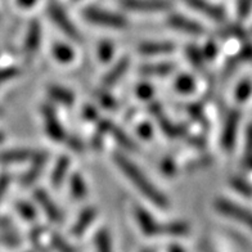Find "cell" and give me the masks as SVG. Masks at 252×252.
I'll use <instances>...</instances> for the list:
<instances>
[{"label": "cell", "instance_id": "6da1fadb", "mask_svg": "<svg viewBox=\"0 0 252 252\" xmlns=\"http://www.w3.org/2000/svg\"><path fill=\"white\" fill-rule=\"evenodd\" d=\"M113 162L116 163L119 170L126 179L129 180L134 186V188L142 194L144 198H147L153 205L158 206L159 209H169V199L163 194L158 188H157L148 176L143 173L139 169V166L134 163L127 156H125L121 152H115L112 155Z\"/></svg>", "mask_w": 252, "mask_h": 252}, {"label": "cell", "instance_id": "7a4b0ae2", "mask_svg": "<svg viewBox=\"0 0 252 252\" xmlns=\"http://www.w3.org/2000/svg\"><path fill=\"white\" fill-rule=\"evenodd\" d=\"M134 215H135L136 222L139 225L146 236H186L189 233V225L184 221H171V222H159L151 215L147 210H144L142 206H135L134 207Z\"/></svg>", "mask_w": 252, "mask_h": 252}, {"label": "cell", "instance_id": "3957f363", "mask_svg": "<svg viewBox=\"0 0 252 252\" xmlns=\"http://www.w3.org/2000/svg\"><path fill=\"white\" fill-rule=\"evenodd\" d=\"M83 17L90 24L108 29H125L129 26V21L119 13L98 7H87L83 9Z\"/></svg>", "mask_w": 252, "mask_h": 252}, {"label": "cell", "instance_id": "277c9868", "mask_svg": "<svg viewBox=\"0 0 252 252\" xmlns=\"http://www.w3.org/2000/svg\"><path fill=\"white\" fill-rule=\"evenodd\" d=\"M214 207L219 214L226 216L229 219L241 222L245 226L252 230V211L245 209L242 205L233 202L230 199L218 198L214 202Z\"/></svg>", "mask_w": 252, "mask_h": 252}, {"label": "cell", "instance_id": "5b68a950", "mask_svg": "<svg viewBox=\"0 0 252 252\" xmlns=\"http://www.w3.org/2000/svg\"><path fill=\"white\" fill-rule=\"evenodd\" d=\"M48 16H49V18L52 20V22H54V25H56V26L58 27L68 39L73 40V41H77V43H80V41L83 40L79 30H77L76 26L72 24V21L70 20V17L67 16L66 10L63 9L62 5H60L58 3H50L49 5H48Z\"/></svg>", "mask_w": 252, "mask_h": 252}, {"label": "cell", "instance_id": "8992f818", "mask_svg": "<svg viewBox=\"0 0 252 252\" xmlns=\"http://www.w3.org/2000/svg\"><path fill=\"white\" fill-rule=\"evenodd\" d=\"M41 116H43L44 124H45V131H47L50 139L56 140V142H63L66 139V130H64L63 125L58 120L53 106L44 104L41 107Z\"/></svg>", "mask_w": 252, "mask_h": 252}, {"label": "cell", "instance_id": "52a82bcc", "mask_svg": "<svg viewBox=\"0 0 252 252\" xmlns=\"http://www.w3.org/2000/svg\"><path fill=\"white\" fill-rule=\"evenodd\" d=\"M120 4L125 9L138 13H155L171 8L170 0H120Z\"/></svg>", "mask_w": 252, "mask_h": 252}, {"label": "cell", "instance_id": "ba28073f", "mask_svg": "<svg viewBox=\"0 0 252 252\" xmlns=\"http://www.w3.org/2000/svg\"><path fill=\"white\" fill-rule=\"evenodd\" d=\"M41 41V26L37 20H32L27 29L26 37H25L24 56L27 63L32 62L37 54Z\"/></svg>", "mask_w": 252, "mask_h": 252}, {"label": "cell", "instance_id": "9c48e42d", "mask_svg": "<svg viewBox=\"0 0 252 252\" xmlns=\"http://www.w3.org/2000/svg\"><path fill=\"white\" fill-rule=\"evenodd\" d=\"M239 121H241V113L238 111H230L228 113L221 133V146L225 151H232L236 144Z\"/></svg>", "mask_w": 252, "mask_h": 252}, {"label": "cell", "instance_id": "30bf717a", "mask_svg": "<svg viewBox=\"0 0 252 252\" xmlns=\"http://www.w3.org/2000/svg\"><path fill=\"white\" fill-rule=\"evenodd\" d=\"M167 25L174 30L182 31V32L193 35V36H201L205 33V29L202 25H199L194 20L183 16V14H170L167 18Z\"/></svg>", "mask_w": 252, "mask_h": 252}, {"label": "cell", "instance_id": "8fae6325", "mask_svg": "<svg viewBox=\"0 0 252 252\" xmlns=\"http://www.w3.org/2000/svg\"><path fill=\"white\" fill-rule=\"evenodd\" d=\"M183 1L188 7L197 10L198 13L203 14V16L209 17L211 20L218 21V22H222V21L225 20V12H224V9L215 5V4L210 3L209 0H183Z\"/></svg>", "mask_w": 252, "mask_h": 252}, {"label": "cell", "instance_id": "7c38bea8", "mask_svg": "<svg viewBox=\"0 0 252 252\" xmlns=\"http://www.w3.org/2000/svg\"><path fill=\"white\" fill-rule=\"evenodd\" d=\"M48 159H49V153L47 151H37L35 157L31 159L32 166L27 170L26 173L24 174V176H22V179H21L22 186L30 187L31 184H33L39 179L40 174H41V171H43L45 165H47Z\"/></svg>", "mask_w": 252, "mask_h": 252}, {"label": "cell", "instance_id": "4fadbf2b", "mask_svg": "<svg viewBox=\"0 0 252 252\" xmlns=\"http://www.w3.org/2000/svg\"><path fill=\"white\" fill-rule=\"evenodd\" d=\"M33 197H35V201L37 202V205L43 209L45 215L49 218V220H52L53 222L62 221V214H61L58 206L54 203L53 199L50 198L45 189H36L33 192Z\"/></svg>", "mask_w": 252, "mask_h": 252}, {"label": "cell", "instance_id": "5bb4252c", "mask_svg": "<svg viewBox=\"0 0 252 252\" xmlns=\"http://www.w3.org/2000/svg\"><path fill=\"white\" fill-rule=\"evenodd\" d=\"M175 49L171 41H143L138 45V52L142 56L156 57L173 53Z\"/></svg>", "mask_w": 252, "mask_h": 252}, {"label": "cell", "instance_id": "9a60e30c", "mask_svg": "<svg viewBox=\"0 0 252 252\" xmlns=\"http://www.w3.org/2000/svg\"><path fill=\"white\" fill-rule=\"evenodd\" d=\"M130 60L127 57H123L121 60L117 61L115 63V66L111 67L110 70L107 71V73L103 76L102 79V85L103 88H112L113 85H116L117 81L121 80V77L124 76L129 68Z\"/></svg>", "mask_w": 252, "mask_h": 252}, {"label": "cell", "instance_id": "2e32d148", "mask_svg": "<svg viewBox=\"0 0 252 252\" xmlns=\"http://www.w3.org/2000/svg\"><path fill=\"white\" fill-rule=\"evenodd\" d=\"M37 151L30 148H12L0 152V163H18L30 161L35 157Z\"/></svg>", "mask_w": 252, "mask_h": 252}, {"label": "cell", "instance_id": "e0dca14e", "mask_svg": "<svg viewBox=\"0 0 252 252\" xmlns=\"http://www.w3.org/2000/svg\"><path fill=\"white\" fill-rule=\"evenodd\" d=\"M96 215H98V211H96L95 207L93 206H89L87 209L81 211V214L77 218L76 222L73 224L72 229H71V233L72 236L75 237H81L84 233L87 232L88 228L92 225V222L95 220Z\"/></svg>", "mask_w": 252, "mask_h": 252}, {"label": "cell", "instance_id": "ac0fdd59", "mask_svg": "<svg viewBox=\"0 0 252 252\" xmlns=\"http://www.w3.org/2000/svg\"><path fill=\"white\" fill-rule=\"evenodd\" d=\"M70 166V157L61 156L60 158L57 159L53 171H52V176H50V183H52V186H53L54 189H60L62 187V184L66 180V176L68 175Z\"/></svg>", "mask_w": 252, "mask_h": 252}, {"label": "cell", "instance_id": "d6986e66", "mask_svg": "<svg viewBox=\"0 0 252 252\" xmlns=\"http://www.w3.org/2000/svg\"><path fill=\"white\" fill-rule=\"evenodd\" d=\"M176 66L171 62L150 63L140 67V73L148 77H165L175 71Z\"/></svg>", "mask_w": 252, "mask_h": 252}, {"label": "cell", "instance_id": "ffe728a7", "mask_svg": "<svg viewBox=\"0 0 252 252\" xmlns=\"http://www.w3.org/2000/svg\"><path fill=\"white\" fill-rule=\"evenodd\" d=\"M70 190L71 198L75 201H83L84 198H87L88 196V186L81 174L73 173L70 178Z\"/></svg>", "mask_w": 252, "mask_h": 252}, {"label": "cell", "instance_id": "44dd1931", "mask_svg": "<svg viewBox=\"0 0 252 252\" xmlns=\"http://www.w3.org/2000/svg\"><path fill=\"white\" fill-rule=\"evenodd\" d=\"M48 94L54 102L61 103L63 106H72L75 103V95L72 92L60 85H50L48 88Z\"/></svg>", "mask_w": 252, "mask_h": 252}, {"label": "cell", "instance_id": "7402d4cb", "mask_svg": "<svg viewBox=\"0 0 252 252\" xmlns=\"http://www.w3.org/2000/svg\"><path fill=\"white\" fill-rule=\"evenodd\" d=\"M52 56L62 64H68L75 60V50L68 44L56 43L52 48Z\"/></svg>", "mask_w": 252, "mask_h": 252}, {"label": "cell", "instance_id": "603a6c76", "mask_svg": "<svg viewBox=\"0 0 252 252\" xmlns=\"http://www.w3.org/2000/svg\"><path fill=\"white\" fill-rule=\"evenodd\" d=\"M174 89L178 93L184 94V95L192 94L196 90V80H194L193 76H190V75L183 73V75L176 77L175 84H174Z\"/></svg>", "mask_w": 252, "mask_h": 252}, {"label": "cell", "instance_id": "cb8c5ba5", "mask_svg": "<svg viewBox=\"0 0 252 252\" xmlns=\"http://www.w3.org/2000/svg\"><path fill=\"white\" fill-rule=\"evenodd\" d=\"M110 133L113 134L115 139L117 140V143H119L120 146L125 147L126 150H129V151H138V147H136L135 143L133 142V139L129 138L127 134L124 133L123 130L120 129V127H117L116 125H112Z\"/></svg>", "mask_w": 252, "mask_h": 252}, {"label": "cell", "instance_id": "d4e9b609", "mask_svg": "<svg viewBox=\"0 0 252 252\" xmlns=\"http://www.w3.org/2000/svg\"><path fill=\"white\" fill-rule=\"evenodd\" d=\"M96 252H112V243H111L110 233L106 229H102L98 232L95 237Z\"/></svg>", "mask_w": 252, "mask_h": 252}, {"label": "cell", "instance_id": "484cf974", "mask_svg": "<svg viewBox=\"0 0 252 252\" xmlns=\"http://www.w3.org/2000/svg\"><path fill=\"white\" fill-rule=\"evenodd\" d=\"M115 50H116V47L113 45L112 41H108V40L100 41V44L98 45V58L100 60V62L106 63L112 60Z\"/></svg>", "mask_w": 252, "mask_h": 252}, {"label": "cell", "instance_id": "4316f807", "mask_svg": "<svg viewBox=\"0 0 252 252\" xmlns=\"http://www.w3.org/2000/svg\"><path fill=\"white\" fill-rule=\"evenodd\" d=\"M252 94V83L250 80H243L239 83V85L237 87L236 93L234 96L239 103H245L246 100L250 99V96Z\"/></svg>", "mask_w": 252, "mask_h": 252}, {"label": "cell", "instance_id": "83f0119b", "mask_svg": "<svg viewBox=\"0 0 252 252\" xmlns=\"http://www.w3.org/2000/svg\"><path fill=\"white\" fill-rule=\"evenodd\" d=\"M50 242L53 245V247L56 249V251L58 252H77V250L75 247L67 242L66 239L63 238L62 236H60L58 233H53L52 237H50Z\"/></svg>", "mask_w": 252, "mask_h": 252}, {"label": "cell", "instance_id": "f1b7e54d", "mask_svg": "<svg viewBox=\"0 0 252 252\" xmlns=\"http://www.w3.org/2000/svg\"><path fill=\"white\" fill-rule=\"evenodd\" d=\"M16 210L17 213L20 214L25 220H35L36 218V211L33 209V206L31 203L26 202V201H20V202L16 203Z\"/></svg>", "mask_w": 252, "mask_h": 252}, {"label": "cell", "instance_id": "f546056e", "mask_svg": "<svg viewBox=\"0 0 252 252\" xmlns=\"http://www.w3.org/2000/svg\"><path fill=\"white\" fill-rule=\"evenodd\" d=\"M187 56H188L190 63H192L196 68H198V70L203 68L206 60L205 57H203L202 50H199L198 48L196 47H189L188 49H187Z\"/></svg>", "mask_w": 252, "mask_h": 252}, {"label": "cell", "instance_id": "4dcf8cb0", "mask_svg": "<svg viewBox=\"0 0 252 252\" xmlns=\"http://www.w3.org/2000/svg\"><path fill=\"white\" fill-rule=\"evenodd\" d=\"M230 186L232 188L238 192L239 194H243V196H252V186L250 183H247L246 180L241 179V178H233L230 180Z\"/></svg>", "mask_w": 252, "mask_h": 252}, {"label": "cell", "instance_id": "1f68e13d", "mask_svg": "<svg viewBox=\"0 0 252 252\" xmlns=\"http://www.w3.org/2000/svg\"><path fill=\"white\" fill-rule=\"evenodd\" d=\"M252 9V0H237V14L241 20H245Z\"/></svg>", "mask_w": 252, "mask_h": 252}, {"label": "cell", "instance_id": "d6a6232c", "mask_svg": "<svg viewBox=\"0 0 252 252\" xmlns=\"http://www.w3.org/2000/svg\"><path fill=\"white\" fill-rule=\"evenodd\" d=\"M153 93H155V89H153V87L150 85V84L143 83L140 84V85H138V88H136V95L139 96L140 99L143 100L151 99Z\"/></svg>", "mask_w": 252, "mask_h": 252}, {"label": "cell", "instance_id": "836d02e7", "mask_svg": "<svg viewBox=\"0 0 252 252\" xmlns=\"http://www.w3.org/2000/svg\"><path fill=\"white\" fill-rule=\"evenodd\" d=\"M20 73V70L17 67H5V68H0V85L7 83L9 80L14 79Z\"/></svg>", "mask_w": 252, "mask_h": 252}, {"label": "cell", "instance_id": "e575fe53", "mask_svg": "<svg viewBox=\"0 0 252 252\" xmlns=\"http://www.w3.org/2000/svg\"><path fill=\"white\" fill-rule=\"evenodd\" d=\"M98 99H99L100 104H102L103 107L108 108V110H115V108L117 107L116 99H115L112 95H110V94H107V93L98 94Z\"/></svg>", "mask_w": 252, "mask_h": 252}, {"label": "cell", "instance_id": "d590c367", "mask_svg": "<svg viewBox=\"0 0 252 252\" xmlns=\"http://www.w3.org/2000/svg\"><path fill=\"white\" fill-rule=\"evenodd\" d=\"M245 155L246 158L252 156V124L247 127L246 131V139H245Z\"/></svg>", "mask_w": 252, "mask_h": 252}, {"label": "cell", "instance_id": "8d00e7d4", "mask_svg": "<svg viewBox=\"0 0 252 252\" xmlns=\"http://www.w3.org/2000/svg\"><path fill=\"white\" fill-rule=\"evenodd\" d=\"M202 53L205 60H213V58H215L216 53H218V45L213 41H210V43H207L205 49L202 50Z\"/></svg>", "mask_w": 252, "mask_h": 252}, {"label": "cell", "instance_id": "74e56055", "mask_svg": "<svg viewBox=\"0 0 252 252\" xmlns=\"http://www.w3.org/2000/svg\"><path fill=\"white\" fill-rule=\"evenodd\" d=\"M10 183V176L7 174H3L0 175V201L3 199V197L5 196V193L8 190V187H9Z\"/></svg>", "mask_w": 252, "mask_h": 252}, {"label": "cell", "instance_id": "f35d334b", "mask_svg": "<svg viewBox=\"0 0 252 252\" xmlns=\"http://www.w3.org/2000/svg\"><path fill=\"white\" fill-rule=\"evenodd\" d=\"M138 134H139L142 138L144 139H150L151 136H152V126L150 124H140L138 126V129H136Z\"/></svg>", "mask_w": 252, "mask_h": 252}, {"label": "cell", "instance_id": "ab89813d", "mask_svg": "<svg viewBox=\"0 0 252 252\" xmlns=\"http://www.w3.org/2000/svg\"><path fill=\"white\" fill-rule=\"evenodd\" d=\"M161 169H162V171L166 174V175H173L174 171L176 170L175 162H174L173 159L165 158L163 159L162 165H161Z\"/></svg>", "mask_w": 252, "mask_h": 252}, {"label": "cell", "instance_id": "60d3db41", "mask_svg": "<svg viewBox=\"0 0 252 252\" xmlns=\"http://www.w3.org/2000/svg\"><path fill=\"white\" fill-rule=\"evenodd\" d=\"M68 144H70V148L75 152H83L84 151V143L76 138V136H73V138H70L68 139Z\"/></svg>", "mask_w": 252, "mask_h": 252}, {"label": "cell", "instance_id": "b9f144b4", "mask_svg": "<svg viewBox=\"0 0 252 252\" xmlns=\"http://www.w3.org/2000/svg\"><path fill=\"white\" fill-rule=\"evenodd\" d=\"M37 0H17V5L21 8H25V9H27V8H31L33 7L35 4H36Z\"/></svg>", "mask_w": 252, "mask_h": 252}, {"label": "cell", "instance_id": "7bdbcfd3", "mask_svg": "<svg viewBox=\"0 0 252 252\" xmlns=\"http://www.w3.org/2000/svg\"><path fill=\"white\" fill-rule=\"evenodd\" d=\"M84 116L88 117V119H96V111L94 110V107L92 106H88L84 108Z\"/></svg>", "mask_w": 252, "mask_h": 252}, {"label": "cell", "instance_id": "ee69618b", "mask_svg": "<svg viewBox=\"0 0 252 252\" xmlns=\"http://www.w3.org/2000/svg\"><path fill=\"white\" fill-rule=\"evenodd\" d=\"M169 252H186L184 250L180 247V246H171L169 250Z\"/></svg>", "mask_w": 252, "mask_h": 252}, {"label": "cell", "instance_id": "f6af8a7d", "mask_svg": "<svg viewBox=\"0 0 252 252\" xmlns=\"http://www.w3.org/2000/svg\"><path fill=\"white\" fill-rule=\"evenodd\" d=\"M243 165L247 167V169H252V156L249 157V158H245V162Z\"/></svg>", "mask_w": 252, "mask_h": 252}, {"label": "cell", "instance_id": "bcb514c9", "mask_svg": "<svg viewBox=\"0 0 252 252\" xmlns=\"http://www.w3.org/2000/svg\"><path fill=\"white\" fill-rule=\"evenodd\" d=\"M1 142H4V135L0 133V143H1Z\"/></svg>", "mask_w": 252, "mask_h": 252}, {"label": "cell", "instance_id": "7dc6e473", "mask_svg": "<svg viewBox=\"0 0 252 252\" xmlns=\"http://www.w3.org/2000/svg\"><path fill=\"white\" fill-rule=\"evenodd\" d=\"M142 252H153V251H152V250H143Z\"/></svg>", "mask_w": 252, "mask_h": 252}, {"label": "cell", "instance_id": "c3c4849f", "mask_svg": "<svg viewBox=\"0 0 252 252\" xmlns=\"http://www.w3.org/2000/svg\"><path fill=\"white\" fill-rule=\"evenodd\" d=\"M206 252H213L211 250H207V247H206Z\"/></svg>", "mask_w": 252, "mask_h": 252}]
</instances>
